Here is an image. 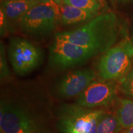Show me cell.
I'll return each mask as SVG.
<instances>
[{"mask_svg": "<svg viewBox=\"0 0 133 133\" xmlns=\"http://www.w3.org/2000/svg\"><path fill=\"white\" fill-rule=\"evenodd\" d=\"M119 31L117 16L110 12L96 16L78 29L59 33L56 36L88 48L97 55L114 46Z\"/></svg>", "mask_w": 133, "mask_h": 133, "instance_id": "6da1fadb", "label": "cell"}, {"mask_svg": "<svg viewBox=\"0 0 133 133\" xmlns=\"http://www.w3.org/2000/svg\"><path fill=\"white\" fill-rule=\"evenodd\" d=\"M132 67L133 44L131 39H124L104 52L97 70L102 79L121 82Z\"/></svg>", "mask_w": 133, "mask_h": 133, "instance_id": "7a4b0ae2", "label": "cell"}, {"mask_svg": "<svg viewBox=\"0 0 133 133\" xmlns=\"http://www.w3.org/2000/svg\"><path fill=\"white\" fill-rule=\"evenodd\" d=\"M0 133H49L25 108L6 101L0 104Z\"/></svg>", "mask_w": 133, "mask_h": 133, "instance_id": "3957f363", "label": "cell"}, {"mask_svg": "<svg viewBox=\"0 0 133 133\" xmlns=\"http://www.w3.org/2000/svg\"><path fill=\"white\" fill-rule=\"evenodd\" d=\"M104 111L64 105L58 111V129L61 133H96L98 118Z\"/></svg>", "mask_w": 133, "mask_h": 133, "instance_id": "277c9868", "label": "cell"}, {"mask_svg": "<svg viewBox=\"0 0 133 133\" xmlns=\"http://www.w3.org/2000/svg\"><path fill=\"white\" fill-rule=\"evenodd\" d=\"M57 4L51 1L38 4L18 20L22 31L33 36H44L54 30L59 19Z\"/></svg>", "mask_w": 133, "mask_h": 133, "instance_id": "5b68a950", "label": "cell"}, {"mask_svg": "<svg viewBox=\"0 0 133 133\" xmlns=\"http://www.w3.org/2000/svg\"><path fill=\"white\" fill-rule=\"evenodd\" d=\"M8 56L13 70L19 75H25L42 62L43 52L38 46L21 37L11 38Z\"/></svg>", "mask_w": 133, "mask_h": 133, "instance_id": "8992f818", "label": "cell"}, {"mask_svg": "<svg viewBox=\"0 0 133 133\" xmlns=\"http://www.w3.org/2000/svg\"><path fill=\"white\" fill-rule=\"evenodd\" d=\"M96 55L88 48L56 36L50 48L49 59L53 67L64 69L83 64Z\"/></svg>", "mask_w": 133, "mask_h": 133, "instance_id": "52a82bcc", "label": "cell"}, {"mask_svg": "<svg viewBox=\"0 0 133 133\" xmlns=\"http://www.w3.org/2000/svg\"><path fill=\"white\" fill-rule=\"evenodd\" d=\"M117 91L114 81L95 79L78 96L76 104L88 109L108 106L116 101Z\"/></svg>", "mask_w": 133, "mask_h": 133, "instance_id": "ba28073f", "label": "cell"}, {"mask_svg": "<svg viewBox=\"0 0 133 133\" xmlns=\"http://www.w3.org/2000/svg\"><path fill=\"white\" fill-rule=\"evenodd\" d=\"M96 74L92 70L85 69L71 71L57 83L56 88L60 97L70 98L78 96L96 79Z\"/></svg>", "mask_w": 133, "mask_h": 133, "instance_id": "9c48e42d", "label": "cell"}, {"mask_svg": "<svg viewBox=\"0 0 133 133\" xmlns=\"http://www.w3.org/2000/svg\"><path fill=\"white\" fill-rule=\"evenodd\" d=\"M39 4L37 0H2L1 10L7 19L19 20L31 8Z\"/></svg>", "mask_w": 133, "mask_h": 133, "instance_id": "30bf717a", "label": "cell"}, {"mask_svg": "<svg viewBox=\"0 0 133 133\" xmlns=\"http://www.w3.org/2000/svg\"><path fill=\"white\" fill-rule=\"evenodd\" d=\"M95 12H91L79 8L64 4L62 8L61 20L64 25H72L91 20Z\"/></svg>", "mask_w": 133, "mask_h": 133, "instance_id": "8fae6325", "label": "cell"}, {"mask_svg": "<svg viewBox=\"0 0 133 133\" xmlns=\"http://www.w3.org/2000/svg\"><path fill=\"white\" fill-rule=\"evenodd\" d=\"M122 129L116 114L104 111L98 118L96 133H121Z\"/></svg>", "mask_w": 133, "mask_h": 133, "instance_id": "7c38bea8", "label": "cell"}, {"mask_svg": "<svg viewBox=\"0 0 133 133\" xmlns=\"http://www.w3.org/2000/svg\"><path fill=\"white\" fill-rule=\"evenodd\" d=\"M116 115L123 129H128L133 126V100H120Z\"/></svg>", "mask_w": 133, "mask_h": 133, "instance_id": "4fadbf2b", "label": "cell"}, {"mask_svg": "<svg viewBox=\"0 0 133 133\" xmlns=\"http://www.w3.org/2000/svg\"><path fill=\"white\" fill-rule=\"evenodd\" d=\"M63 1L65 5L91 12H95L102 7V3L100 0H63Z\"/></svg>", "mask_w": 133, "mask_h": 133, "instance_id": "5bb4252c", "label": "cell"}, {"mask_svg": "<svg viewBox=\"0 0 133 133\" xmlns=\"http://www.w3.org/2000/svg\"><path fill=\"white\" fill-rule=\"evenodd\" d=\"M120 83V89L124 95L133 99V67Z\"/></svg>", "mask_w": 133, "mask_h": 133, "instance_id": "9a60e30c", "label": "cell"}, {"mask_svg": "<svg viewBox=\"0 0 133 133\" xmlns=\"http://www.w3.org/2000/svg\"><path fill=\"white\" fill-rule=\"evenodd\" d=\"M9 75L10 72L6 57L4 46V44L1 43V47H0V76H1V79H4L7 78Z\"/></svg>", "mask_w": 133, "mask_h": 133, "instance_id": "2e32d148", "label": "cell"}, {"mask_svg": "<svg viewBox=\"0 0 133 133\" xmlns=\"http://www.w3.org/2000/svg\"><path fill=\"white\" fill-rule=\"evenodd\" d=\"M37 1L39 4H44V3H47L48 2L52 1L56 3L57 4H62V0H37Z\"/></svg>", "mask_w": 133, "mask_h": 133, "instance_id": "e0dca14e", "label": "cell"}, {"mask_svg": "<svg viewBox=\"0 0 133 133\" xmlns=\"http://www.w3.org/2000/svg\"><path fill=\"white\" fill-rule=\"evenodd\" d=\"M116 1L119 3H128L131 2V1H132L133 0H116Z\"/></svg>", "mask_w": 133, "mask_h": 133, "instance_id": "ac0fdd59", "label": "cell"}, {"mask_svg": "<svg viewBox=\"0 0 133 133\" xmlns=\"http://www.w3.org/2000/svg\"><path fill=\"white\" fill-rule=\"evenodd\" d=\"M131 41L133 44V30H132V36H131Z\"/></svg>", "mask_w": 133, "mask_h": 133, "instance_id": "d6986e66", "label": "cell"}]
</instances>
